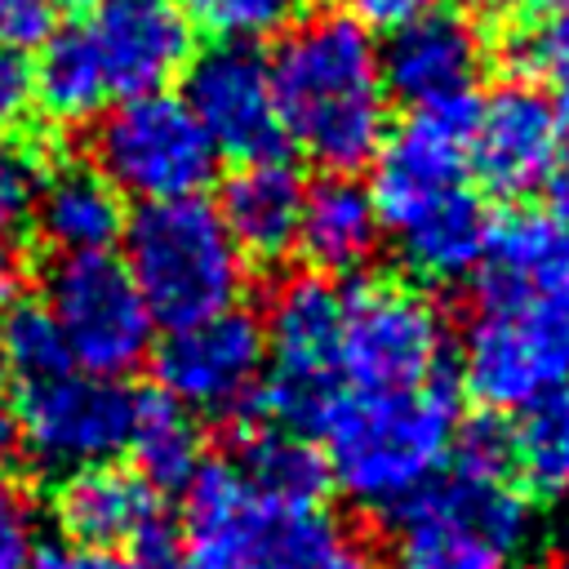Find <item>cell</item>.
I'll use <instances>...</instances> for the list:
<instances>
[{
	"label": "cell",
	"mask_w": 569,
	"mask_h": 569,
	"mask_svg": "<svg viewBox=\"0 0 569 569\" xmlns=\"http://www.w3.org/2000/svg\"><path fill=\"white\" fill-rule=\"evenodd\" d=\"M284 142L329 173H356L387 138L391 93L382 80L378 36L351 9L302 13L280 31L271 58Z\"/></svg>",
	"instance_id": "obj_1"
},
{
	"label": "cell",
	"mask_w": 569,
	"mask_h": 569,
	"mask_svg": "<svg viewBox=\"0 0 569 569\" xmlns=\"http://www.w3.org/2000/svg\"><path fill=\"white\" fill-rule=\"evenodd\" d=\"M182 493V569H378L365 538L333 511L276 502L227 458H204Z\"/></svg>",
	"instance_id": "obj_2"
},
{
	"label": "cell",
	"mask_w": 569,
	"mask_h": 569,
	"mask_svg": "<svg viewBox=\"0 0 569 569\" xmlns=\"http://www.w3.org/2000/svg\"><path fill=\"white\" fill-rule=\"evenodd\" d=\"M329 485L356 507L396 516L453 458L458 396L431 378L400 391H342L320 422Z\"/></svg>",
	"instance_id": "obj_3"
},
{
	"label": "cell",
	"mask_w": 569,
	"mask_h": 569,
	"mask_svg": "<svg viewBox=\"0 0 569 569\" xmlns=\"http://www.w3.org/2000/svg\"><path fill=\"white\" fill-rule=\"evenodd\" d=\"M124 271L138 284L151 320L178 329L240 302L249 262L204 196L138 204L124 218Z\"/></svg>",
	"instance_id": "obj_4"
},
{
	"label": "cell",
	"mask_w": 569,
	"mask_h": 569,
	"mask_svg": "<svg viewBox=\"0 0 569 569\" xmlns=\"http://www.w3.org/2000/svg\"><path fill=\"white\" fill-rule=\"evenodd\" d=\"M387 520V569H516L533 538L529 498L507 476H440Z\"/></svg>",
	"instance_id": "obj_5"
},
{
	"label": "cell",
	"mask_w": 569,
	"mask_h": 569,
	"mask_svg": "<svg viewBox=\"0 0 569 569\" xmlns=\"http://www.w3.org/2000/svg\"><path fill=\"white\" fill-rule=\"evenodd\" d=\"M458 369L489 413L569 387V293H476Z\"/></svg>",
	"instance_id": "obj_6"
},
{
	"label": "cell",
	"mask_w": 569,
	"mask_h": 569,
	"mask_svg": "<svg viewBox=\"0 0 569 569\" xmlns=\"http://www.w3.org/2000/svg\"><path fill=\"white\" fill-rule=\"evenodd\" d=\"M267 373H262V409L280 418L289 431H320L338 396L342 378V289L320 271H293L271 289L262 320Z\"/></svg>",
	"instance_id": "obj_7"
},
{
	"label": "cell",
	"mask_w": 569,
	"mask_h": 569,
	"mask_svg": "<svg viewBox=\"0 0 569 569\" xmlns=\"http://www.w3.org/2000/svg\"><path fill=\"white\" fill-rule=\"evenodd\" d=\"M89 164L138 204L200 196L218 173V151L169 89L120 98L98 111L89 133Z\"/></svg>",
	"instance_id": "obj_8"
},
{
	"label": "cell",
	"mask_w": 569,
	"mask_h": 569,
	"mask_svg": "<svg viewBox=\"0 0 569 569\" xmlns=\"http://www.w3.org/2000/svg\"><path fill=\"white\" fill-rule=\"evenodd\" d=\"M138 400L120 378L89 369H62L44 382H27L13 409V440L27 462L49 476L102 467L129 449Z\"/></svg>",
	"instance_id": "obj_9"
},
{
	"label": "cell",
	"mask_w": 569,
	"mask_h": 569,
	"mask_svg": "<svg viewBox=\"0 0 569 569\" xmlns=\"http://www.w3.org/2000/svg\"><path fill=\"white\" fill-rule=\"evenodd\" d=\"M449 325L400 280H356L342 293V378L351 391H400L440 378Z\"/></svg>",
	"instance_id": "obj_10"
},
{
	"label": "cell",
	"mask_w": 569,
	"mask_h": 569,
	"mask_svg": "<svg viewBox=\"0 0 569 569\" xmlns=\"http://www.w3.org/2000/svg\"><path fill=\"white\" fill-rule=\"evenodd\" d=\"M44 307L62 329L76 369L124 378L151 351V311L124 262L107 253H71L49 267Z\"/></svg>",
	"instance_id": "obj_11"
},
{
	"label": "cell",
	"mask_w": 569,
	"mask_h": 569,
	"mask_svg": "<svg viewBox=\"0 0 569 569\" xmlns=\"http://www.w3.org/2000/svg\"><path fill=\"white\" fill-rule=\"evenodd\" d=\"M262 325L240 307L178 325L156 347V382L191 418L244 422L262 400Z\"/></svg>",
	"instance_id": "obj_12"
},
{
	"label": "cell",
	"mask_w": 569,
	"mask_h": 569,
	"mask_svg": "<svg viewBox=\"0 0 569 569\" xmlns=\"http://www.w3.org/2000/svg\"><path fill=\"white\" fill-rule=\"evenodd\" d=\"M187 111L204 129L218 156L231 160H271L284 156V124L271 84V62L253 44L218 40L182 67Z\"/></svg>",
	"instance_id": "obj_13"
},
{
	"label": "cell",
	"mask_w": 569,
	"mask_h": 569,
	"mask_svg": "<svg viewBox=\"0 0 569 569\" xmlns=\"http://www.w3.org/2000/svg\"><path fill=\"white\" fill-rule=\"evenodd\" d=\"M378 58L387 93L409 102L413 111L467 107L476 102L489 40L471 13L436 4L391 22L387 40L378 44Z\"/></svg>",
	"instance_id": "obj_14"
},
{
	"label": "cell",
	"mask_w": 569,
	"mask_h": 569,
	"mask_svg": "<svg viewBox=\"0 0 569 569\" xmlns=\"http://www.w3.org/2000/svg\"><path fill=\"white\" fill-rule=\"evenodd\" d=\"M560 138L565 129L556 102L529 80H507L493 84L471 111L467 164L493 196H529L556 164Z\"/></svg>",
	"instance_id": "obj_15"
},
{
	"label": "cell",
	"mask_w": 569,
	"mask_h": 569,
	"mask_svg": "<svg viewBox=\"0 0 569 569\" xmlns=\"http://www.w3.org/2000/svg\"><path fill=\"white\" fill-rule=\"evenodd\" d=\"M80 27L111 98L169 89L196 53L191 18L173 0H98Z\"/></svg>",
	"instance_id": "obj_16"
},
{
	"label": "cell",
	"mask_w": 569,
	"mask_h": 569,
	"mask_svg": "<svg viewBox=\"0 0 569 569\" xmlns=\"http://www.w3.org/2000/svg\"><path fill=\"white\" fill-rule=\"evenodd\" d=\"M471 111H476V102L431 107V111H413L400 129H387V138L373 156V187H369L382 231L396 227L418 204L467 182Z\"/></svg>",
	"instance_id": "obj_17"
},
{
	"label": "cell",
	"mask_w": 569,
	"mask_h": 569,
	"mask_svg": "<svg viewBox=\"0 0 569 569\" xmlns=\"http://www.w3.org/2000/svg\"><path fill=\"white\" fill-rule=\"evenodd\" d=\"M307 182L280 156L244 160L218 191V218L231 231L236 249L258 262H280L298 244Z\"/></svg>",
	"instance_id": "obj_18"
},
{
	"label": "cell",
	"mask_w": 569,
	"mask_h": 569,
	"mask_svg": "<svg viewBox=\"0 0 569 569\" xmlns=\"http://www.w3.org/2000/svg\"><path fill=\"white\" fill-rule=\"evenodd\" d=\"M387 236L396 240V249L413 276L449 284L480 267L485 240H489V213H485V200L476 191H467V182H462V187L418 204L413 213H405L396 227H387Z\"/></svg>",
	"instance_id": "obj_19"
},
{
	"label": "cell",
	"mask_w": 569,
	"mask_h": 569,
	"mask_svg": "<svg viewBox=\"0 0 569 569\" xmlns=\"http://www.w3.org/2000/svg\"><path fill=\"white\" fill-rule=\"evenodd\" d=\"M378 240H382V222L369 187H360L351 173H325L307 187L293 249H302L311 271L320 276L360 271L373 258Z\"/></svg>",
	"instance_id": "obj_20"
},
{
	"label": "cell",
	"mask_w": 569,
	"mask_h": 569,
	"mask_svg": "<svg viewBox=\"0 0 569 569\" xmlns=\"http://www.w3.org/2000/svg\"><path fill=\"white\" fill-rule=\"evenodd\" d=\"M53 516L67 529V538L116 547V542H133L164 511H160V493L138 471H120L102 462L62 476L53 493Z\"/></svg>",
	"instance_id": "obj_21"
},
{
	"label": "cell",
	"mask_w": 569,
	"mask_h": 569,
	"mask_svg": "<svg viewBox=\"0 0 569 569\" xmlns=\"http://www.w3.org/2000/svg\"><path fill=\"white\" fill-rule=\"evenodd\" d=\"M120 200L124 196L93 164H58L40 178L31 222L58 249V258L107 253L124 231Z\"/></svg>",
	"instance_id": "obj_22"
},
{
	"label": "cell",
	"mask_w": 569,
	"mask_h": 569,
	"mask_svg": "<svg viewBox=\"0 0 569 569\" xmlns=\"http://www.w3.org/2000/svg\"><path fill=\"white\" fill-rule=\"evenodd\" d=\"M476 293H569V227L551 213L489 222Z\"/></svg>",
	"instance_id": "obj_23"
},
{
	"label": "cell",
	"mask_w": 569,
	"mask_h": 569,
	"mask_svg": "<svg viewBox=\"0 0 569 569\" xmlns=\"http://www.w3.org/2000/svg\"><path fill=\"white\" fill-rule=\"evenodd\" d=\"M507 471L529 498H569V387H556L516 409L507 427Z\"/></svg>",
	"instance_id": "obj_24"
},
{
	"label": "cell",
	"mask_w": 569,
	"mask_h": 569,
	"mask_svg": "<svg viewBox=\"0 0 569 569\" xmlns=\"http://www.w3.org/2000/svg\"><path fill=\"white\" fill-rule=\"evenodd\" d=\"M31 93L36 107L58 124H84L111 102L84 27H62L40 44V58L31 62Z\"/></svg>",
	"instance_id": "obj_25"
},
{
	"label": "cell",
	"mask_w": 569,
	"mask_h": 569,
	"mask_svg": "<svg viewBox=\"0 0 569 569\" xmlns=\"http://www.w3.org/2000/svg\"><path fill=\"white\" fill-rule=\"evenodd\" d=\"M236 467L258 493H267L276 502H320L329 489L325 453L289 427L249 431Z\"/></svg>",
	"instance_id": "obj_26"
},
{
	"label": "cell",
	"mask_w": 569,
	"mask_h": 569,
	"mask_svg": "<svg viewBox=\"0 0 569 569\" xmlns=\"http://www.w3.org/2000/svg\"><path fill=\"white\" fill-rule=\"evenodd\" d=\"M129 449L138 462V476L164 493V489H187L196 467L204 462V440L200 427L187 409L173 400H138V418L129 431Z\"/></svg>",
	"instance_id": "obj_27"
},
{
	"label": "cell",
	"mask_w": 569,
	"mask_h": 569,
	"mask_svg": "<svg viewBox=\"0 0 569 569\" xmlns=\"http://www.w3.org/2000/svg\"><path fill=\"white\" fill-rule=\"evenodd\" d=\"M0 369L13 373L22 387L71 369V351L44 302H18L0 320Z\"/></svg>",
	"instance_id": "obj_28"
},
{
	"label": "cell",
	"mask_w": 569,
	"mask_h": 569,
	"mask_svg": "<svg viewBox=\"0 0 569 569\" xmlns=\"http://www.w3.org/2000/svg\"><path fill=\"white\" fill-rule=\"evenodd\" d=\"M307 0H187V18L218 40L258 44L289 31L302 18Z\"/></svg>",
	"instance_id": "obj_29"
},
{
	"label": "cell",
	"mask_w": 569,
	"mask_h": 569,
	"mask_svg": "<svg viewBox=\"0 0 569 569\" xmlns=\"http://www.w3.org/2000/svg\"><path fill=\"white\" fill-rule=\"evenodd\" d=\"M520 62L551 80L556 116H560V129L569 133V0H560L542 13L538 31L520 44Z\"/></svg>",
	"instance_id": "obj_30"
},
{
	"label": "cell",
	"mask_w": 569,
	"mask_h": 569,
	"mask_svg": "<svg viewBox=\"0 0 569 569\" xmlns=\"http://www.w3.org/2000/svg\"><path fill=\"white\" fill-rule=\"evenodd\" d=\"M40 178H44V164H40V156L31 147L0 142V236H9L22 222H31Z\"/></svg>",
	"instance_id": "obj_31"
},
{
	"label": "cell",
	"mask_w": 569,
	"mask_h": 569,
	"mask_svg": "<svg viewBox=\"0 0 569 569\" xmlns=\"http://www.w3.org/2000/svg\"><path fill=\"white\" fill-rule=\"evenodd\" d=\"M40 551V525L31 502L0 480V569H31Z\"/></svg>",
	"instance_id": "obj_32"
},
{
	"label": "cell",
	"mask_w": 569,
	"mask_h": 569,
	"mask_svg": "<svg viewBox=\"0 0 569 569\" xmlns=\"http://www.w3.org/2000/svg\"><path fill=\"white\" fill-rule=\"evenodd\" d=\"M453 462L467 476H507V427L493 418L458 422Z\"/></svg>",
	"instance_id": "obj_33"
},
{
	"label": "cell",
	"mask_w": 569,
	"mask_h": 569,
	"mask_svg": "<svg viewBox=\"0 0 569 569\" xmlns=\"http://www.w3.org/2000/svg\"><path fill=\"white\" fill-rule=\"evenodd\" d=\"M58 31V4L53 0H0V44L31 53Z\"/></svg>",
	"instance_id": "obj_34"
},
{
	"label": "cell",
	"mask_w": 569,
	"mask_h": 569,
	"mask_svg": "<svg viewBox=\"0 0 569 569\" xmlns=\"http://www.w3.org/2000/svg\"><path fill=\"white\" fill-rule=\"evenodd\" d=\"M31 569H142V565L129 551H120V547H98V542L62 538V542H44L36 551Z\"/></svg>",
	"instance_id": "obj_35"
},
{
	"label": "cell",
	"mask_w": 569,
	"mask_h": 569,
	"mask_svg": "<svg viewBox=\"0 0 569 569\" xmlns=\"http://www.w3.org/2000/svg\"><path fill=\"white\" fill-rule=\"evenodd\" d=\"M36 93H31V58L0 44V142L27 120Z\"/></svg>",
	"instance_id": "obj_36"
},
{
	"label": "cell",
	"mask_w": 569,
	"mask_h": 569,
	"mask_svg": "<svg viewBox=\"0 0 569 569\" xmlns=\"http://www.w3.org/2000/svg\"><path fill=\"white\" fill-rule=\"evenodd\" d=\"M22 284H27V258L9 236H0V320L18 307Z\"/></svg>",
	"instance_id": "obj_37"
},
{
	"label": "cell",
	"mask_w": 569,
	"mask_h": 569,
	"mask_svg": "<svg viewBox=\"0 0 569 569\" xmlns=\"http://www.w3.org/2000/svg\"><path fill=\"white\" fill-rule=\"evenodd\" d=\"M542 196H547V213H551L560 227H569V151H560L556 164L547 169Z\"/></svg>",
	"instance_id": "obj_38"
},
{
	"label": "cell",
	"mask_w": 569,
	"mask_h": 569,
	"mask_svg": "<svg viewBox=\"0 0 569 569\" xmlns=\"http://www.w3.org/2000/svg\"><path fill=\"white\" fill-rule=\"evenodd\" d=\"M436 4H445V0H356V9H360V18L369 22H400V18H409V13H422V9H436Z\"/></svg>",
	"instance_id": "obj_39"
},
{
	"label": "cell",
	"mask_w": 569,
	"mask_h": 569,
	"mask_svg": "<svg viewBox=\"0 0 569 569\" xmlns=\"http://www.w3.org/2000/svg\"><path fill=\"white\" fill-rule=\"evenodd\" d=\"M502 18H542L551 4H560V0H489Z\"/></svg>",
	"instance_id": "obj_40"
},
{
	"label": "cell",
	"mask_w": 569,
	"mask_h": 569,
	"mask_svg": "<svg viewBox=\"0 0 569 569\" xmlns=\"http://www.w3.org/2000/svg\"><path fill=\"white\" fill-rule=\"evenodd\" d=\"M13 445V409L0 400V453Z\"/></svg>",
	"instance_id": "obj_41"
},
{
	"label": "cell",
	"mask_w": 569,
	"mask_h": 569,
	"mask_svg": "<svg viewBox=\"0 0 569 569\" xmlns=\"http://www.w3.org/2000/svg\"><path fill=\"white\" fill-rule=\"evenodd\" d=\"M53 4H58V9H93L98 0H53Z\"/></svg>",
	"instance_id": "obj_42"
},
{
	"label": "cell",
	"mask_w": 569,
	"mask_h": 569,
	"mask_svg": "<svg viewBox=\"0 0 569 569\" xmlns=\"http://www.w3.org/2000/svg\"><path fill=\"white\" fill-rule=\"evenodd\" d=\"M542 569H569V551H556V556H551Z\"/></svg>",
	"instance_id": "obj_43"
},
{
	"label": "cell",
	"mask_w": 569,
	"mask_h": 569,
	"mask_svg": "<svg viewBox=\"0 0 569 569\" xmlns=\"http://www.w3.org/2000/svg\"><path fill=\"white\" fill-rule=\"evenodd\" d=\"M351 4H356V0H351Z\"/></svg>",
	"instance_id": "obj_44"
}]
</instances>
